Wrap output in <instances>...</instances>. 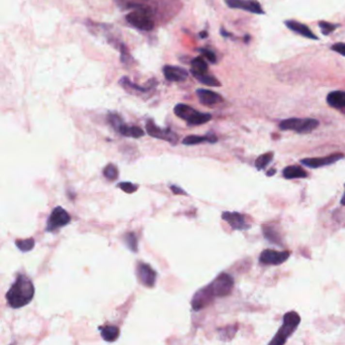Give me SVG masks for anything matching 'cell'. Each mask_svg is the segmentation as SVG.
<instances>
[{"mask_svg": "<svg viewBox=\"0 0 345 345\" xmlns=\"http://www.w3.org/2000/svg\"><path fill=\"white\" fill-rule=\"evenodd\" d=\"M343 157H344L343 154L336 153L321 158H306L301 160V163L310 168H319V167H323L335 163L337 161L341 160Z\"/></svg>", "mask_w": 345, "mask_h": 345, "instance_id": "4fadbf2b", "label": "cell"}, {"mask_svg": "<svg viewBox=\"0 0 345 345\" xmlns=\"http://www.w3.org/2000/svg\"><path fill=\"white\" fill-rule=\"evenodd\" d=\"M326 100L331 108L345 110V91H332L327 95Z\"/></svg>", "mask_w": 345, "mask_h": 345, "instance_id": "d6986e66", "label": "cell"}, {"mask_svg": "<svg viewBox=\"0 0 345 345\" xmlns=\"http://www.w3.org/2000/svg\"><path fill=\"white\" fill-rule=\"evenodd\" d=\"M197 95L202 105L206 107H213L223 101V97L219 94L208 89H198Z\"/></svg>", "mask_w": 345, "mask_h": 345, "instance_id": "e0dca14e", "label": "cell"}, {"mask_svg": "<svg viewBox=\"0 0 345 345\" xmlns=\"http://www.w3.org/2000/svg\"><path fill=\"white\" fill-rule=\"evenodd\" d=\"M218 141V138L214 135V134H208V135H205V136H194V135H191V136H188L187 138H185L182 141V144L183 145H187V146H191V145H198V144H201V143H204V142H208V143H216Z\"/></svg>", "mask_w": 345, "mask_h": 345, "instance_id": "ffe728a7", "label": "cell"}, {"mask_svg": "<svg viewBox=\"0 0 345 345\" xmlns=\"http://www.w3.org/2000/svg\"><path fill=\"white\" fill-rule=\"evenodd\" d=\"M34 295L32 282L25 274H19L6 294L8 305L14 309H19L30 304Z\"/></svg>", "mask_w": 345, "mask_h": 345, "instance_id": "6da1fadb", "label": "cell"}, {"mask_svg": "<svg viewBox=\"0 0 345 345\" xmlns=\"http://www.w3.org/2000/svg\"><path fill=\"white\" fill-rule=\"evenodd\" d=\"M170 188L172 189V191H173L175 194H187L181 188H177L174 187V186H171Z\"/></svg>", "mask_w": 345, "mask_h": 345, "instance_id": "d590c367", "label": "cell"}, {"mask_svg": "<svg viewBox=\"0 0 345 345\" xmlns=\"http://www.w3.org/2000/svg\"><path fill=\"white\" fill-rule=\"evenodd\" d=\"M275 172H277V170H275V169L269 170V171L267 172V176H272V175L275 173Z\"/></svg>", "mask_w": 345, "mask_h": 345, "instance_id": "8d00e7d4", "label": "cell"}, {"mask_svg": "<svg viewBox=\"0 0 345 345\" xmlns=\"http://www.w3.org/2000/svg\"><path fill=\"white\" fill-rule=\"evenodd\" d=\"M174 113L181 120L186 121L188 125H200L212 120V114L200 112L191 107L185 105V103L176 105L174 108Z\"/></svg>", "mask_w": 345, "mask_h": 345, "instance_id": "277c9868", "label": "cell"}, {"mask_svg": "<svg viewBox=\"0 0 345 345\" xmlns=\"http://www.w3.org/2000/svg\"><path fill=\"white\" fill-rule=\"evenodd\" d=\"M284 25L286 26L287 29H290L292 31L300 34V36L311 39V40H318V37L315 36L314 32L310 30L306 25L301 24V22L296 21V20H285Z\"/></svg>", "mask_w": 345, "mask_h": 345, "instance_id": "ac0fdd59", "label": "cell"}, {"mask_svg": "<svg viewBox=\"0 0 345 345\" xmlns=\"http://www.w3.org/2000/svg\"><path fill=\"white\" fill-rule=\"evenodd\" d=\"M109 122L114 129L125 137H130L138 139V138H141L145 135V132L141 128H139V126L125 125L122 120V118L117 113H110Z\"/></svg>", "mask_w": 345, "mask_h": 345, "instance_id": "52a82bcc", "label": "cell"}, {"mask_svg": "<svg viewBox=\"0 0 345 345\" xmlns=\"http://www.w3.org/2000/svg\"><path fill=\"white\" fill-rule=\"evenodd\" d=\"M146 132L149 136H151L156 139L164 140L172 145H175L178 141V136L170 129H162L158 126L152 120H149L146 123Z\"/></svg>", "mask_w": 345, "mask_h": 345, "instance_id": "ba28073f", "label": "cell"}, {"mask_svg": "<svg viewBox=\"0 0 345 345\" xmlns=\"http://www.w3.org/2000/svg\"><path fill=\"white\" fill-rule=\"evenodd\" d=\"M119 188H122L126 193H133L138 189V186L132 182H121L118 185Z\"/></svg>", "mask_w": 345, "mask_h": 345, "instance_id": "1f68e13d", "label": "cell"}, {"mask_svg": "<svg viewBox=\"0 0 345 345\" xmlns=\"http://www.w3.org/2000/svg\"><path fill=\"white\" fill-rule=\"evenodd\" d=\"M319 28L321 29L322 33H323L324 36H328V34H330L333 31L336 30L338 28V26L330 24V22H327V21H320Z\"/></svg>", "mask_w": 345, "mask_h": 345, "instance_id": "4dcf8cb0", "label": "cell"}, {"mask_svg": "<svg viewBox=\"0 0 345 345\" xmlns=\"http://www.w3.org/2000/svg\"><path fill=\"white\" fill-rule=\"evenodd\" d=\"M194 78H197L199 81L204 85L208 86H213V87H218L221 86V83L219 80H218L215 76L210 74L209 72L205 73H200V74H192Z\"/></svg>", "mask_w": 345, "mask_h": 345, "instance_id": "cb8c5ba5", "label": "cell"}, {"mask_svg": "<svg viewBox=\"0 0 345 345\" xmlns=\"http://www.w3.org/2000/svg\"><path fill=\"white\" fill-rule=\"evenodd\" d=\"M200 36H201L202 38H206V37H208V33H206V31H201Z\"/></svg>", "mask_w": 345, "mask_h": 345, "instance_id": "f35d334b", "label": "cell"}, {"mask_svg": "<svg viewBox=\"0 0 345 345\" xmlns=\"http://www.w3.org/2000/svg\"><path fill=\"white\" fill-rule=\"evenodd\" d=\"M71 221V217L69 216L67 211H65L61 206H56L51 213L49 220L47 223V232H54L55 230H58L66 225H68Z\"/></svg>", "mask_w": 345, "mask_h": 345, "instance_id": "9c48e42d", "label": "cell"}, {"mask_svg": "<svg viewBox=\"0 0 345 345\" xmlns=\"http://www.w3.org/2000/svg\"><path fill=\"white\" fill-rule=\"evenodd\" d=\"M137 275L140 282L148 287H153L156 282L157 274L155 270L146 263H140L137 267Z\"/></svg>", "mask_w": 345, "mask_h": 345, "instance_id": "9a60e30c", "label": "cell"}, {"mask_svg": "<svg viewBox=\"0 0 345 345\" xmlns=\"http://www.w3.org/2000/svg\"><path fill=\"white\" fill-rule=\"evenodd\" d=\"M290 257V252L275 251L271 249L263 250L259 256V262L267 266H279L283 263Z\"/></svg>", "mask_w": 345, "mask_h": 345, "instance_id": "30bf717a", "label": "cell"}, {"mask_svg": "<svg viewBox=\"0 0 345 345\" xmlns=\"http://www.w3.org/2000/svg\"><path fill=\"white\" fill-rule=\"evenodd\" d=\"M208 286L215 298H223L231 294L234 286V281L231 275H229L228 273H221Z\"/></svg>", "mask_w": 345, "mask_h": 345, "instance_id": "8992f818", "label": "cell"}, {"mask_svg": "<svg viewBox=\"0 0 345 345\" xmlns=\"http://www.w3.org/2000/svg\"><path fill=\"white\" fill-rule=\"evenodd\" d=\"M225 1L231 8L242 9L255 15H264V11L257 0H225Z\"/></svg>", "mask_w": 345, "mask_h": 345, "instance_id": "7c38bea8", "label": "cell"}, {"mask_svg": "<svg viewBox=\"0 0 345 345\" xmlns=\"http://www.w3.org/2000/svg\"><path fill=\"white\" fill-rule=\"evenodd\" d=\"M318 125L319 122L315 119L292 118L282 121L280 128L282 131H295L298 134H309L317 129Z\"/></svg>", "mask_w": 345, "mask_h": 345, "instance_id": "5b68a950", "label": "cell"}, {"mask_svg": "<svg viewBox=\"0 0 345 345\" xmlns=\"http://www.w3.org/2000/svg\"><path fill=\"white\" fill-rule=\"evenodd\" d=\"M222 219L229 223L233 230H247L250 228V225L247 223L244 215L236 212H224L222 214Z\"/></svg>", "mask_w": 345, "mask_h": 345, "instance_id": "5bb4252c", "label": "cell"}, {"mask_svg": "<svg viewBox=\"0 0 345 345\" xmlns=\"http://www.w3.org/2000/svg\"><path fill=\"white\" fill-rule=\"evenodd\" d=\"M143 1H147V0H143Z\"/></svg>", "mask_w": 345, "mask_h": 345, "instance_id": "ab89813d", "label": "cell"}, {"mask_svg": "<svg viewBox=\"0 0 345 345\" xmlns=\"http://www.w3.org/2000/svg\"><path fill=\"white\" fill-rule=\"evenodd\" d=\"M344 189H345V186H344ZM341 204H342V205H345V191H344V193H343V195H342Z\"/></svg>", "mask_w": 345, "mask_h": 345, "instance_id": "74e56055", "label": "cell"}, {"mask_svg": "<svg viewBox=\"0 0 345 345\" xmlns=\"http://www.w3.org/2000/svg\"><path fill=\"white\" fill-rule=\"evenodd\" d=\"M272 158H273V153L272 152H268V153H266V154L259 156L255 161L256 168L258 170H261L264 167H267L271 162Z\"/></svg>", "mask_w": 345, "mask_h": 345, "instance_id": "484cf974", "label": "cell"}, {"mask_svg": "<svg viewBox=\"0 0 345 345\" xmlns=\"http://www.w3.org/2000/svg\"><path fill=\"white\" fill-rule=\"evenodd\" d=\"M214 298L215 297L211 293L209 286L206 285L194 294L191 300V307L194 311H200V310L211 305Z\"/></svg>", "mask_w": 345, "mask_h": 345, "instance_id": "8fae6325", "label": "cell"}, {"mask_svg": "<svg viewBox=\"0 0 345 345\" xmlns=\"http://www.w3.org/2000/svg\"><path fill=\"white\" fill-rule=\"evenodd\" d=\"M99 329H100L101 337L108 342L116 341L119 337L120 331L119 328L116 326H105V327H100Z\"/></svg>", "mask_w": 345, "mask_h": 345, "instance_id": "7402d4cb", "label": "cell"}, {"mask_svg": "<svg viewBox=\"0 0 345 345\" xmlns=\"http://www.w3.org/2000/svg\"><path fill=\"white\" fill-rule=\"evenodd\" d=\"M120 84L123 85V87L128 91H140V93H146L147 91L146 87H141L139 85L133 83L128 77H123L120 80Z\"/></svg>", "mask_w": 345, "mask_h": 345, "instance_id": "d4e9b609", "label": "cell"}, {"mask_svg": "<svg viewBox=\"0 0 345 345\" xmlns=\"http://www.w3.org/2000/svg\"><path fill=\"white\" fill-rule=\"evenodd\" d=\"M16 245L21 252H29L34 246V240L32 238H29L26 240H17L16 241Z\"/></svg>", "mask_w": 345, "mask_h": 345, "instance_id": "4316f807", "label": "cell"}, {"mask_svg": "<svg viewBox=\"0 0 345 345\" xmlns=\"http://www.w3.org/2000/svg\"><path fill=\"white\" fill-rule=\"evenodd\" d=\"M263 233H264V236H266L270 242L272 243H275V244H279L280 243V236L278 234V231H275L274 228L273 227H264L263 228Z\"/></svg>", "mask_w": 345, "mask_h": 345, "instance_id": "f1b7e54d", "label": "cell"}, {"mask_svg": "<svg viewBox=\"0 0 345 345\" xmlns=\"http://www.w3.org/2000/svg\"><path fill=\"white\" fill-rule=\"evenodd\" d=\"M124 241H125V243L126 245V247H128L131 251L133 252H137V248H138V240H137V237L134 233L130 232L128 234H125V238H124Z\"/></svg>", "mask_w": 345, "mask_h": 345, "instance_id": "83f0119b", "label": "cell"}, {"mask_svg": "<svg viewBox=\"0 0 345 345\" xmlns=\"http://www.w3.org/2000/svg\"><path fill=\"white\" fill-rule=\"evenodd\" d=\"M200 52L202 53V55L204 57V58L208 59L211 63H213V64L217 63V57L213 51L208 50V49H200Z\"/></svg>", "mask_w": 345, "mask_h": 345, "instance_id": "836d02e7", "label": "cell"}, {"mask_svg": "<svg viewBox=\"0 0 345 345\" xmlns=\"http://www.w3.org/2000/svg\"><path fill=\"white\" fill-rule=\"evenodd\" d=\"M152 16L153 13L150 8L145 5H141L139 8L132 11V13L126 16L125 19L130 25L138 30L150 31L154 29V20Z\"/></svg>", "mask_w": 345, "mask_h": 345, "instance_id": "7a4b0ae2", "label": "cell"}, {"mask_svg": "<svg viewBox=\"0 0 345 345\" xmlns=\"http://www.w3.org/2000/svg\"><path fill=\"white\" fill-rule=\"evenodd\" d=\"M131 60H132V57H131L130 53L128 52V49H126V47L124 44H122V46H121V62L124 64H129Z\"/></svg>", "mask_w": 345, "mask_h": 345, "instance_id": "d6a6232c", "label": "cell"}, {"mask_svg": "<svg viewBox=\"0 0 345 345\" xmlns=\"http://www.w3.org/2000/svg\"><path fill=\"white\" fill-rule=\"evenodd\" d=\"M191 69L190 72L191 74H200V73H205L209 72L208 64L204 61L203 57H198V58H194L190 62Z\"/></svg>", "mask_w": 345, "mask_h": 345, "instance_id": "603a6c76", "label": "cell"}, {"mask_svg": "<svg viewBox=\"0 0 345 345\" xmlns=\"http://www.w3.org/2000/svg\"><path fill=\"white\" fill-rule=\"evenodd\" d=\"M301 322V318L295 311L285 313L283 316V323L280 328L277 335L269 342L270 345H282L298 328Z\"/></svg>", "mask_w": 345, "mask_h": 345, "instance_id": "3957f363", "label": "cell"}, {"mask_svg": "<svg viewBox=\"0 0 345 345\" xmlns=\"http://www.w3.org/2000/svg\"><path fill=\"white\" fill-rule=\"evenodd\" d=\"M283 177L285 179H294V178H306L308 176L307 172L298 166L292 165L287 166L282 171Z\"/></svg>", "mask_w": 345, "mask_h": 345, "instance_id": "44dd1931", "label": "cell"}, {"mask_svg": "<svg viewBox=\"0 0 345 345\" xmlns=\"http://www.w3.org/2000/svg\"><path fill=\"white\" fill-rule=\"evenodd\" d=\"M331 50L336 52V53H339L342 56H345V44L344 43L334 44L331 47Z\"/></svg>", "mask_w": 345, "mask_h": 345, "instance_id": "e575fe53", "label": "cell"}, {"mask_svg": "<svg viewBox=\"0 0 345 345\" xmlns=\"http://www.w3.org/2000/svg\"><path fill=\"white\" fill-rule=\"evenodd\" d=\"M103 175L109 180H114L119 176V170L116 165L109 164L105 169H103Z\"/></svg>", "mask_w": 345, "mask_h": 345, "instance_id": "f546056e", "label": "cell"}, {"mask_svg": "<svg viewBox=\"0 0 345 345\" xmlns=\"http://www.w3.org/2000/svg\"><path fill=\"white\" fill-rule=\"evenodd\" d=\"M164 77L171 82H181L187 80L188 77V72L181 67L166 65L163 67Z\"/></svg>", "mask_w": 345, "mask_h": 345, "instance_id": "2e32d148", "label": "cell"}]
</instances>
